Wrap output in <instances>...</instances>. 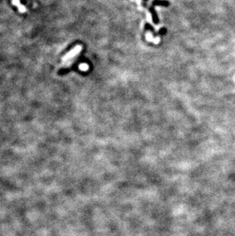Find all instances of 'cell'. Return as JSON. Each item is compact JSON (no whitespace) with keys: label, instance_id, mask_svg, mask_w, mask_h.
Segmentation results:
<instances>
[{"label":"cell","instance_id":"obj_1","mask_svg":"<svg viewBox=\"0 0 235 236\" xmlns=\"http://www.w3.org/2000/svg\"><path fill=\"white\" fill-rule=\"evenodd\" d=\"M81 48L80 46H77L76 47V48H74V49L72 50L70 52L67 53V54H66L64 57H63L62 58V61L63 63H67V62H70V60L72 58V57H75V56L76 55V54H78V53L79 52V51H80Z\"/></svg>","mask_w":235,"mask_h":236},{"label":"cell","instance_id":"obj_2","mask_svg":"<svg viewBox=\"0 0 235 236\" xmlns=\"http://www.w3.org/2000/svg\"><path fill=\"white\" fill-rule=\"evenodd\" d=\"M12 4L14 5V6H17L18 9V11H19V12H21V13H24V12H26V8L23 5H21V3H20L19 0H12Z\"/></svg>","mask_w":235,"mask_h":236},{"label":"cell","instance_id":"obj_3","mask_svg":"<svg viewBox=\"0 0 235 236\" xmlns=\"http://www.w3.org/2000/svg\"><path fill=\"white\" fill-rule=\"evenodd\" d=\"M155 6H169L170 2L167 0H154L152 2V6L154 7Z\"/></svg>","mask_w":235,"mask_h":236},{"label":"cell","instance_id":"obj_4","mask_svg":"<svg viewBox=\"0 0 235 236\" xmlns=\"http://www.w3.org/2000/svg\"><path fill=\"white\" fill-rule=\"evenodd\" d=\"M144 28H145V29H146V30H150V32H152V33H153V34H154V35H157V34H156V32H154V30H153V27H152V26L150 25H149L148 23H147V24H145Z\"/></svg>","mask_w":235,"mask_h":236},{"label":"cell","instance_id":"obj_5","mask_svg":"<svg viewBox=\"0 0 235 236\" xmlns=\"http://www.w3.org/2000/svg\"><path fill=\"white\" fill-rule=\"evenodd\" d=\"M80 69H82V70H87V66L86 64H83V65H80Z\"/></svg>","mask_w":235,"mask_h":236},{"label":"cell","instance_id":"obj_6","mask_svg":"<svg viewBox=\"0 0 235 236\" xmlns=\"http://www.w3.org/2000/svg\"><path fill=\"white\" fill-rule=\"evenodd\" d=\"M144 1H148V0H144Z\"/></svg>","mask_w":235,"mask_h":236}]
</instances>
